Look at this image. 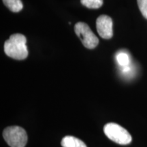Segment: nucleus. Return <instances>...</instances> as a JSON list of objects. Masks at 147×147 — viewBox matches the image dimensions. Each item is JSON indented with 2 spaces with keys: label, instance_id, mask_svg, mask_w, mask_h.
Listing matches in <instances>:
<instances>
[{
  "label": "nucleus",
  "instance_id": "nucleus-1",
  "mask_svg": "<svg viewBox=\"0 0 147 147\" xmlns=\"http://www.w3.org/2000/svg\"><path fill=\"white\" fill-rule=\"evenodd\" d=\"M25 36L20 34L12 35L4 44V52L7 56L16 60L25 59L28 56Z\"/></svg>",
  "mask_w": 147,
  "mask_h": 147
},
{
  "label": "nucleus",
  "instance_id": "nucleus-2",
  "mask_svg": "<svg viewBox=\"0 0 147 147\" xmlns=\"http://www.w3.org/2000/svg\"><path fill=\"white\" fill-rule=\"evenodd\" d=\"M104 131L108 138L117 144L126 145L131 142V136L128 131L117 123H110L105 125Z\"/></svg>",
  "mask_w": 147,
  "mask_h": 147
},
{
  "label": "nucleus",
  "instance_id": "nucleus-3",
  "mask_svg": "<svg viewBox=\"0 0 147 147\" xmlns=\"http://www.w3.org/2000/svg\"><path fill=\"white\" fill-rule=\"evenodd\" d=\"M3 137L7 144L11 147H25L27 142L26 131L18 126L5 128L3 132Z\"/></svg>",
  "mask_w": 147,
  "mask_h": 147
},
{
  "label": "nucleus",
  "instance_id": "nucleus-4",
  "mask_svg": "<svg viewBox=\"0 0 147 147\" xmlns=\"http://www.w3.org/2000/svg\"><path fill=\"white\" fill-rule=\"evenodd\" d=\"M76 34L82 42V45L87 49H93L98 45L99 40L90 29L87 24L79 22L74 26Z\"/></svg>",
  "mask_w": 147,
  "mask_h": 147
},
{
  "label": "nucleus",
  "instance_id": "nucleus-5",
  "mask_svg": "<svg viewBox=\"0 0 147 147\" xmlns=\"http://www.w3.org/2000/svg\"><path fill=\"white\" fill-rule=\"evenodd\" d=\"M113 20L107 15H101L97 18L96 28L98 34L104 39H110L113 36Z\"/></svg>",
  "mask_w": 147,
  "mask_h": 147
},
{
  "label": "nucleus",
  "instance_id": "nucleus-6",
  "mask_svg": "<svg viewBox=\"0 0 147 147\" xmlns=\"http://www.w3.org/2000/svg\"><path fill=\"white\" fill-rule=\"evenodd\" d=\"M61 146L63 147H87L84 142L71 136H67L62 139Z\"/></svg>",
  "mask_w": 147,
  "mask_h": 147
},
{
  "label": "nucleus",
  "instance_id": "nucleus-7",
  "mask_svg": "<svg viewBox=\"0 0 147 147\" xmlns=\"http://www.w3.org/2000/svg\"><path fill=\"white\" fill-rule=\"evenodd\" d=\"M3 2L7 8L14 12H20L23 8L21 0H3Z\"/></svg>",
  "mask_w": 147,
  "mask_h": 147
},
{
  "label": "nucleus",
  "instance_id": "nucleus-8",
  "mask_svg": "<svg viewBox=\"0 0 147 147\" xmlns=\"http://www.w3.org/2000/svg\"><path fill=\"white\" fill-rule=\"evenodd\" d=\"M116 60L121 67H126L130 65L129 55L124 51H120L116 55Z\"/></svg>",
  "mask_w": 147,
  "mask_h": 147
},
{
  "label": "nucleus",
  "instance_id": "nucleus-9",
  "mask_svg": "<svg viewBox=\"0 0 147 147\" xmlns=\"http://www.w3.org/2000/svg\"><path fill=\"white\" fill-rule=\"evenodd\" d=\"M80 2L88 8L97 9L102 5L103 0H80Z\"/></svg>",
  "mask_w": 147,
  "mask_h": 147
},
{
  "label": "nucleus",
  "instance_id": "nucleus-10",
  "mask_svg": "<svg viewBox=\"0 0 147 147\" xmlns=\"http://www.w3.org/2000/svg\"><path fill=\"white\" fill-rule=\"evenodd\" d=\"M137 1L141 13L147 19V0H137Z\"/></svg>",
  "mask_w": 147,
  "mask_h": 147
}]
</instances>
